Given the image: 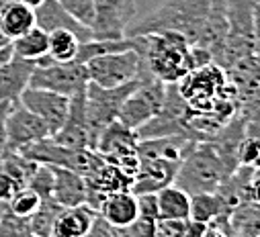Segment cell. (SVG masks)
Returning <instances> with one entry per match:
<instances>
[{"mask_svg": "<svg viewBox=\"0 0 260 237\" xmlns=\"http://www.w3.org/2000/svg\"><path fill=\"white\" fill-rule=\"evenodd\" d=\"M236 170V155L223 151L215 141H197L180 162L172 184L180 186L190 196L201 192H217Z\"/></svg>", "mask_w": 260, "mask_h": 237, "instance_id": "6da1fadb", "label": "cell"}, {"mask_svg": "<svg viewBox=\"0 0 260 237\" xmlns=\"http://www.w3.org/2000/svg\"><path fill=\"white\" fill-rule=\"evenodd\" d=\"M140 53L148 74L164 84H178L192 70L190 43L174 31L140 35Z\"/></svg>", "mask_w": 260, "mask_h": 237, "instance_id": "7a4b0ae2", "label": "cell"}, {"mask_svg": "<svg viewBox=\"0 0 260 237\" xmlns=\"http://www.w3.org/2000/svg\"><path fill=\"white\" fill-rule=\"evenodd\" d=\"M215 0H166L154 13L144 17L129 35L174 31L190 45H197Z\"/></svg>", "mask_w": 260, "mask_h": 237, "instance_id": "3957f363", "label": "cell"}, {"mask_svg": "<svg viewBox=\"0 0 260 237\" xmlns=\"http://www.w3.org/2000/svg\"><path fill=\"white\" fill-rule=\"evenodd\" d=\"M164 100H166V84L144 72L138 86L123 100L117 121L127 129L138 131L162 110Z\"/></svg>", "mask_w": 260, "mask_h": 237, "instance_id": "277c9868", "label": "cell"}, {"mask_svg": "<svg viewBox=\"0 0 260 237\" xmlns=\"http://www.w3.org/2000/svg\"><path fill=\"white\" fill-rule=\"evenodd\" d=\"M88 82L103 86V88H115L123 86L134 80H140L146 70L142 53L138 49H127L119 53H107L96 55L84 64Z\"/></svg>", "mask_w": 260, "mask_h": 237, "instance_id": "5b68a950", "label": "cell"}, {"mask_svg": "<svg viewBox=\"0 0 260 237\" xmlns=\"http://www.w3.org/2000/svg\"><path fill=\"white\" fill-rule=\"evenodd\" d=\"M86 84H88V74L84 64L76 62V59L74 62H51L45 55L37 62L29 86L51 90L63 96H74L82 92Z\"/></svg>", "mask_w": 260, "mask_h": 237, "instance_id": "8992f818", "label": "cell"}, {"mask_svg": "<svg viewBox=\"0 0 260 237\" xmlns=\"http://www.w3.org/2000/svg\"><path fill=\"white\" fill-rule=\"evenodd\" d=\"M138 82L140 80H134L129 84L115 86V88H103L92 82L86 84L84 98H86L88 123H90V131H92V147H96V141H99V135L103 133V129H107L111 123L117 121V114H119L123 100L138 86Z\"/></svg>", "mask_w": 260, "mask_h": 237, "instance_id": "52a82bcc", "label": "cell"}, {"mask_svg": "<svg viewBox=\"0 0 260 237\" xmlns=\"http://www.w3.org/2000/svg\"><path fill=\"white\" fill-rule=\"evenodd\" d=\"M138 15L136 0H94L92 39H119L125 37L129 23Z\"/></svg>", "mask_w": 260, "mask_h": 237, "instance_id": "ba28073f", "label": "cell"}, {"mask_svg": "<svg viewBox=\"0 0 260 237\" xmlns=\"http://www.w3.org/2000/svg\"><path fill=\"white\" fill-rule=\"evenodd\" d=\"M19 102L41 118L51 135L61 129L63 121H66L68 108H70V96L43 90V88H33V86H29L21 94Z\"/></svg>", "mask_w": 260, "mask_h": 237, "instance_id": "9c48e42d", "label": "cell"}, {"mask_svg": "<svg viewBox=\"0 0 260 237\" xmlns=\"http://www.w3.org/2000/svg\"><path fill=\"white\" fill-rule=\"evenodd\" d=\"M84 90L70 96V108L66 114V121H63V125L57 133L51 135L59 145H66L72 149H94L92 147V131H90V123H88V114H86Z\"/></svg>", "mask_w": 260, "mask_h": 237, "instance_id": "30bf717a", "label": "cell"}, {"mask_svg": "<svg viewBox=\"0 0 260 237\" xmlns=\"http://www.w3.org/2000/svg\"><path fill=\"white\" fill-rule=\"evenodd\" d=\"M7 133H9V147L19 151L31 143H37L49 137V129L37 114H33L21 102H13L9 116H7Z\"/></svg>", "mask_w": 260, "mask_h": 237, "instance_id": "8fae6325", "label": "cell"}, {"mask_svg": "<svg viewBox=\"0 0 260 237\" xmlns=\"http://www.w3.org/2000/svg\"><path fill=\"white\" fill-rule=\"evenodd\" d=\"M180 164L158 160V157H140V168L134 174L132 192L134 194H154L160 188L174 182V176Z\"/></svg>", "mask_w": 260, "mask_h": 237, "instance_id": "7c38bea8", "label": "cell"}, {"mask_svg": "<svg viewBox=\"0 0 260 237\" xmlns=\"http://www.w3.org/2000/svg\"><path fill=\"white\" fill-rule=\"evenodd\" d=\"M37 62L11 55L9 62L0 66V102H19L21 94L29 88Z\"/></svg>", "mask_w": 260, "mask_h": 237, "instance_id": "4fadbf2b", "label": "cell"}, {"mask_svg": "<svg viewBox=\"0 0 260 237\" xmlns=\"http://www.w3.org/2000/svg\"><path fill=\"white\" fill-rule=\"evenodd\" d=\"M51 170H53V194H51L53 201L63 209L86 205V196H88L86 178L74 170L59 166H51Z\"/></svg>", "mask_w": 260, "mask_h": 237, "instance_id": "5bb4252c", "label": "cell"}, {"mask_svg": "<svg viewBox=\"0 0 260 237\" xmlns=\"http://www.w3.org/2000/svg\"><path fill=\"white\" fill-rule=\"evenodd\" d=\"M35 25L41 27L43 31H47V33H51L55 29H68L80 41L92 39V31L88 27L80 25L72 15H68L57 0H45L41 7L35 9Z\"/></svg>", "mask_w": 260, "mask_h": 237, "instance_id": "9a60e30c", "label": "cell"}, {"mask_svg": "<svg viewBox=\"0 0 260 237\" xmlns=\"http://www.w3.org/2000/svg\"><path fill=\"white\" fill-rule=\"evenodd\" d=\"M96 213L111 227H129V225H132L140 217L138 196L132 190H121V192L109 194L101 203V207H99Z\"/></svg>", "mask_w": 260, "mask_h": 237, "instance_id": "2e32d148", "label": "cell"}, {"mask_svg": "<svg viewBox=\"0 0 260 237\" xmlns=\"http://www.w3.org/2000/svg\"><path fill=\"white\" fill-rule=\"evenodd\" d=\"M96 215L99 213L88 205L61 209L55 219L51 237H86Z\"/></svg>", "mask_w": 260, "mask_h": 237, "instance_id": "e0dca14e", "label": "cell"}, {"mask_svg": "<svg viewBox=\"0 0 260 237\" xmlns=\"http://www.w3.org/2000/svg\"><path fill=\"white\" fill-rule=\"evenodd\" d=\"M158 219L188 221L190 219V194L176 184H168L156 192Z\"/></svg>", "mask_w": 260, "mask_h": 237, "instance_id": "ac0fdd59", "label": "cell"}, {"mask_svg": "<svg viewBox=\"0 0 260 237\" xmlns=\"http://www.w3.org/2000/svg\"><path fill=\"white\" fill-rule=\"evenodd\" d=\"M0 27L11 41L19 39L35 27V9L19 3V0L5 5L0 9Z\"/></svg>", "mask_w": 260, "mask_h": 237, "instance_id": "d6986e66", "label": "cell"}, {"mask_svg": "<svg viewBox=\"0 0 260 237\" xmlns=\"http://www.w3.org/2000/svg\"><path fill=\"white\" fill-rule=\"evenodd\" d=\"M232 213L225 209L219 192H201L190 196V221L197 223H213V221H230Z\"/></svg>", "mask_w": 260, "mask_h": 237, "instance_id": "ffe728a7", "label": "cell"}, {"mask_svg": "<svg viewBox=\"0 0 260 237\" xmlns=\"http://www.w3.org/2000/svg\"><path fill=\"white\" fill-rule=\"evenodd\" d=\"M11 49H13V55H17V57L31 59V62H39V59H43L47 55L49 33L35 25L31 31H27L19 39L11 41Z\"/></svg>", "mask_w": 260, "mask_h": 237, "instance_id": "44dd1931", "label": "cell"}, {"mask_svg": "<svg viewBox=\"0 0 260 237\" xmlns=\"http://www.w3.org/2000/svg\"><path fill=\"white\" fill-rule=\"evenodd\" d=\"M80 39L68 31V29H55L49 33V49H47V57L51 62H74L78 55V47H80Z\"/></svg>", "mask_w": 260, "mask_h": 237, "instance_id": "7402d4cb", "label": "cell"}, {"mask_svg": "<svg viewBox=\"0 0 260 237\" xmlns=\"http://www.w3.org/2000/svg\"><path fill=\"white\" fill-rule=\"evenodd\" d=\"M63 207H59L53 199H41V205L37 207V211L29 217V229L33 235L37 237H51L55 219L59 215Z\"/></svg>", "mask_w": 260, "mask_h": 237, "instance_id": "603a6c76", "label": "cell"}, {"mask_svg": "<svg viewBox=\"0 0 260 237\" xmlns=\"http://www.w3.org/2000/svg\"><path fill=\"white\" fill-rule=\"evenodd\" d=\"M236 160H238V168L260 174V137L244 133V137L236 147Z\"/></svg>", "mask_w": 260, "mask_h": 237, "instance_id": "cb8c5ba5", "label": "cell"}, {"mask_svg": "<svg viewBox=\"0 0 260 237\" xmlns=\"http://www.w3.org/2000/svg\"><path fill=\"white\" fill-rule=\"evenodd\" d=\"M39 205H41V196H39L33 188L23 186V188L17 190V192L13 194V199L9 201V211L15 213V215H19V217L29 219V217L37 211Z\"/></svg>", "mask_w": 260, "mask_h": 237, "instance_id": "d4e9b609", "label": "cell"}, {"mask_svg": "<svg viewBox=\"0 0 260 237\" xmlns=\"http://www.w3.org/2000/svg\"><path fill=\"white\" fill-rule=\"evenodd\" d=\"M68 15H72L80 25L92 27L94 21V0H57Z\"/></svg>", "mask_w": 260, "mask_h": 237, "instance_id": "484cf974", "label": "cell"}, {"mask_svg": "<svg viewBox=\"0 0 260 237\" xmlns=\"http://www.w3.org/2000/svg\"><path fill=\"white\" fill-rule=\"evenodd\" d=\"M29 188H33L41 199H53V170L51 166H45V164H39L37 170L33 172V176L29 178L27 182Z\"/></svg>", "mask_w": 260, "mask_h": 237, "instance_id": "4316f807", "label": "cell"}, {"mask_svg": "<svg viewBox=\"0 0 260 237\" xmlns=\"http://www.w3.org/2000/svg\"><path fill=\"white\" fill-rule=\"evenodd\" d=\"M31 233L29 219L7 211L0 217V237H27Z\"/></svg>", "mask_w": 260, "mask_h": 237, "instance_id": "83f0119b", "label": "cell"}, {"mask_svg": "<svg viewBox=\"0 0 260 237\" xmlns=\"http://www.w3.org/2000/svg\"><path fill=\"white\" fill-rule=\"evenodd\" d=\"M25 184L21 180H17V178L9 172V168L5 166L3 157H0V201L3 203H9L13 199V194L17 190H21Z\"/></svg>", "mask_w": 260, "mask_h": 237, "instance_id": "f1b7e54d", "label": "cell"}, {"mask_svg": "<svg viewBox=\"0 0 260 237\" xmlns=\"http://www.w3.org/2000/svg\"><path fill=\"white\" fill-rule=\"evenodd\" d=\"M125 233L129 237H156V229H158V219L154 217H144L140 215L129 227H123Z\"/></svg>", "mask_w": 260, "mask_h": 237, "instance_id": "f546056e", "label": "cell"}, {"mask_svg": "<svg viewBox=\"0 0 260 237\" xmlns=\"http://www.w3.org/2000/svg\"><path fill=\"white\" fill-rule=\"evenodd\" d=\"M13 102H0V157H3L11 147H9V133H7V116L11 110Z\"/></svg>", "mask_w": 260, "mask_h": 237, "instance_id": "4dcf8cb0", "label": "cell"}, {"mask_svg": "<svg viewBox=\"0 0 260 237\" xmlns=\"http://www.w3.org/2000/svg\"><path fill=\"white\" fill-rule=\"evenodd\" d=\"M138 196V207L140 215L144 217H154L158 219V205H156V192L154 194H136Z\"/></svg>", "mask_w": 260, "mask_h": 237, "instance_id": "1f68e13d", "label": "cell"}, {"mask_svg": "<svg viewBox=\"0 0 260 237\" xmlns=\"http://www.w3.org/2000/svg\"><path fill=\"white\" fill-rule=\"evenodd\" d=\"M254 55L260 62V0H254Z\"/></svg>", "mask_w": 260, "mask_h": 237, "instance_id": "d6a6232c", "label": "cell"}, {"mask_svg": "<svg viewBox=\"0 0 260 237\" xmlns=\"http://www.w3.org/2000/svg\"><path fill=\"white\" fill-rule=\"evenodd\" d=\"M248 203H254L260 207V174L254 176L248 186Z\"/></svg>", "mask_w": 260, "mask_h": 237, "instance_id": "836d02e7", "label": "cell"}, {"mask_svg": "<svg viewBox=\"0 0 260 237\" xmlns=\"http://www.w3.org/2000/svg\"><path fill=\"white\" fill-rule=\"evenodd\" d=\"M201 237H230V231L223 229L217 223H207L205 229H203V233H201Z\"/></svg>", "mask_w": 260, "mask_h": 237, "instance_id": "e575fe53", "label": "cell"}, {"mask_svg": "<svg viewBox=\"0 0 260 237\" xmlns=\"http://www.w3.org/2000/svg\"><path fill=\"white\" fill-rule=\"evenodd\" d=\"M11 55H13V49H11V45H9V47H5V49H0V66H3L5 62H9V59H11Z\"/></svg>", "mask_w": 260, "mask_h": 237, "instance_id": "d590c367", "label": "cell"}, {"mask_svg": "<svg viewBox=\"0 0 260 237\" xmlns=\"http://www.w3.org/2000/svg\"><path fill=\"white\" fill-rule=\"evenodd\" d=\"M9 45H11V39L5 35L3 27H0V49H5V47H9Z\"/></svg>", "mask_w": 260, "mask_h": 237, "instance_id": "8d00e7d4", "label": "cell"}, {"mask_svg": "<svg viewBox=\"0 0 260 237\" xmlns=\"http://www.w3.org/2000/svg\"><path fill=\"white\" fill-rule=\"evenodd\" d=\"M19 3H23V5H27L31 9H37V7H41L45 3V0H19Z\"/></svg>", "mask_w": 260, "mask_h": 237, "instance_id": "74e56055", "label": "cell"}, {"mask_svg": "<svg viewBox=\"0 0 260 237\" xmlns=\"http://www.w3.org/2000/svg\"><path fill=\"white\" fill-rule=\"evenodd\" d=\"M27 237H37V235H33V233H29V235H27Z\"/></svg>", "mask_w": 260, "mask_h": 237, "instance_id": "f35d334b", "label": "cell"}]
</instances>
